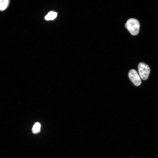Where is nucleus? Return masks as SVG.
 I'll list each match as a JSON object with an SVG mask.
<instances>
[{
	"instance_id": "1",
	"label": "nucleus",
	"mask_w": 158,
	"mask_h": 158,
	"mask_svg": "<svg viewBox=\"0 0 158 158\" xmlns=\"http://www.w3.org/2000/svg\"><path fill=\"white\" fill-rule=\"evenodd\" d=\"M125 27L132 35H136L139 33L140 23L138 20L135 18L128 19L125 24Z\"/></svg>"
},
{
	"instance_id": "2",
	"label": "nucleus",
	"mask_w": 158,
	"mask_h": 158,
	"mask_svg": "<svg viewBox=\"0 0 158 158\" xmlns=\"http://www.w3.org/2000/svg\"><path fill=\"white\" fill-rule=\"evenodd\" d=\"M138 68L140 78L143 80H147L150 72V69L149 66L144 63L141 62L139 63Z\"/></svg>"
},
{
	"instance_id": "3",
	"label": "nucleus",
	"mask_w": 158,
	"mask_h": 158,
	"mask_svg": "<svg viewBox=\"0 0 158 158\" xmlns=\"http://www.w3.org/2000/svg\"><path fill=\"white\" fill-rule=\"evenodd\" d=\"M129 78L136 86H139L141 83V78L136 70L134 69L130 70L128 73Z\"/></svg>"
},
{
	"instance_id": "4",
	"label": "nucleus",
	"mask_w": 158,
	"mask_h": 158,
	"mask_svg": "<svg viewBox=\"0 0 158 158\" xmlns=\"http://www.w3.org/2000/svg\"><path fill=\"white\" fill-rule=\"evenodd\" d=\"M9 3L8 0H0V11H3L6 9Z\"/></svg>"
},
{
	"instance_id": "5",
	"label": "nucleus",
	"mask_w": 158,
	"mask_h": 158,
	"mask_svg": "<svg viewBox=\"0 0 158 158\" xmlns=\"http://www.w3.org/2000/svg\"><path fill=\"white\" fill-rule=\"evenodd\" d=\"M57 15V13L56 12L50 11L45 16V18L46 20H53L56 17Z\"/></svg>"
},
{
	"instance_id": "6",
	"label": "nucleus",
	"mask_w": 158,
	"mask_h": 158,
	"mask_svg": "<svg viewBox=\"0 0 158 158\" xmlns=\"http://www.w3.org/2000/svg\"><path fill=\"white\" fill-rule=\"evenodd\" d=\"M41 125L38 122L36 123L33 125L32 131L33 133L35 134L40 132V130Z\"/></svg>"
}]
</instances>
